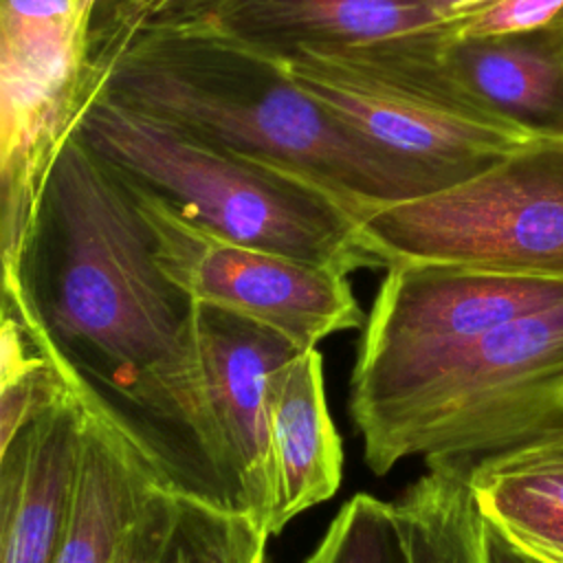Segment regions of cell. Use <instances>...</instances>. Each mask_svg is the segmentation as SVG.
<instances>
[{"label":"cell","mask_w":563,"mask_h":563,"mask_svg":"<svg viewBox=\"0 0 563 563\" xmlns=\"http://www.w3.org/2000/svg\"><path fill=\"white\" fill-rule=\"evenodd\" d=\"M2 299L154 486L249 512L207 387L198 301L158 266L132 185L79 132L2 271Z\"/></svg>","instance_id":"6da1fadb"},{"label":"cell","mask_w":563,"mask_h":563,"mask_svg":"<svg viewBox=\"0 0 563 563\" xmlns=\"http://www.w3.org/2000/svg\"><path fill=\"white\" fill-rule=\"evenodd\" d=\"M103 95L209 143L292 172L365 213L444 189L433 172L356 132L312 97L286 59L211 20L132 35L110 64Z\"/></svg>","instance_id":"7a4b0ae2"},{"label":"cell","mask_w":563,"mask_h":563,"mask_svg":"<svg viewBox=\"0 0 563 563\" xmlns=\"http://www.w3.org/2000/svg\"><path fill=\"white\" fill-rule=\"evenodd\" d=\"M81 139L132 185L189 222L244 246L336 273L378 268L356 213L319 185L209 143L101 95Z\"/></svg>","instance_id":"3957f363"},{"label":"cell","mask_w":563,"mask_h":563,"mask_svg":"<svg viewBox=\"0 0 563 563\" xmlns=\"http://www.w3.org/2000/svg\"><path fill=\"white\" fill-rule=\"evenodd\" d=\"M552 438H563V301L488 332L361 440L376 475L411 457L468 475L493 455Z\"/></svg>","instance_id":"277c9868"},{"label":"cell","mask_w":563,"mask_h":563,"mask_svg":"<svg viewBox=\"0 0 563 563\" xmlns=\"http://www.w3.org/2000/svg\"><path fill=\"white\" fill-rule=\"evenodd\" d=\"M444 42L446 26L365 46L301 48L284 59L290 75L356 132L451 187L532 136L466 95L444 59Z\"/></svg>","instance_id":"5b68a950"},{"label":"cell","mask_w":563,"mask_h":563,"mask_svg":"<svg viewBox=\"0 0 563 563\" xmlns=\"http://www.w3.org/2000/svg\"><path fill=\"white\" fill-rule=\"evenodd\" d=\"M378 268L446 264L563 279V141L532 139L479 174L365 213Z\"/></svg>","instance_id":"8992f818"},{"label":"cell","mask_w":563,"mask_h":563,"mask_svg":"<svg viewBox=\"0 0 563 563\" xmlns=\"http://www.w3.org/2000/svg\"><path fill=\"white\" fill-rule=\"evenodd\" d=\"M563 301V279L446 264L385 268L350 376V418L374 433L495 328Z\"/></svg>","instance_id":"52a82bcc"},{"label":"cell","mask_w":563,"mask_h":563,"mask_svg":"<svg viewBox=\"0 0 563 563\" xmlns=\"http://www.w3.org/2000/svg\"><path fill=\"white\" fill-rule=\"evenodd\" d=\"M99 0H0V246L11 268L51 174L101 97L92 24Z\"/></svg>","instance_id":"ba28073f"},{"label":"cell","mask_w":563,"mask_h":563,"mask_svg":"<svg viewBox=\"0 0 563 563\" xmlns=\"http://www.w3.org/2000/svg\"><path fill=\"white\" fill-rule=\"evenodd\" d=\"M132 189L158 266L198 303L273 328L299 350L363 325L347 275L224 240L189 222L152 191L136 185Z\"/></svg>","instance_id":"9c48e42d"},{"label":"cell","mask_w":563,"mask_h":563,"mask_svg":"<svg viewBox=\"0 0 563 563\" xmlns=\"http://www.w3.org/2000/svg\"><path fill=\"white\" fill-rule=\"evenodd\" d=\"M198 339L211 405L249 515L268 530L275 497L273 383L299 347L273 328L209 303H198Z\"/></svg>","instance_id":"30bf717a"},{"label":"cell","mask_w":563,"mask_h":563,"mask_svg":"<svg viewBox=\"0 0 563 563\" xmlns=\"http://www.w3.org/2000/svg\"><path fill=\"white\" fill-rule=\"evenodd\" d=\"M84 420L70 394L0 449V563H55L70 519Z\"/></svg>","instance_id":"8fae6325"},{"label":"cell","mask_w":563,"mask_h":563,"mask_svg":"<svg viewBox=\"0 0 563 563\" xmlns=\"http://www.w3.org/2000/svg\"><path fill=\"white\" fill-rule=\"evenodd\" d=\"M198 20L288 57L301 48L365 46L438 31L449 15L420 0H229Z\"/></svg>","instance_id":"7c38bea8"},{"label":"cell","mask_w":563,"mask_h":563,"mask_svg":"<svg viewBox=\"0 0 563 563\" xmlns=\"http://www.w3.org/2000/svg\"><path fill=\"white\" fill-rule=\"evenodd\" d=\"M444 59L466 95L501 123L563 141V26L444 42Z\"/></svg>","instance_id":"4fadbf2b"},{"label":"cell","mask_w":563,"mask_h":563,"mask_svg":"<svg viewBox=\"0 0 563 563\" xmlns=\"http://www.w3.org/2000/svg\"><path fill=\"white\" fill-rule=\"evenodd\" d=\"M275 497L268 532L328 501L341 484L343 446L330 418L317 347L299 350L275 376L271 405Z\"/></svg>","instance_id":"5bb4252c"},{"label":"cell","mask_w":563,"mask_h":563,"mask_svg":"<svg viewBox=\"0 0 563 563\" xmlns=\"http://www.w3.org/2000/svg\"><path fill=\"white\" fill-rule=\"evenodd\" d=\"M271 532L249 512L147 486L114 563H273Z\"/></svg>","instance_id":"9a60e30c"},{"label":"cell","mask_w":563,"mask_h":563,"mask_svg":"<svg viewBox=\"0 0 563 563\" xmlns=\"http://www.w3.org/2000/svg\"><path fill=\"white\" fill-rule=\"evenodd\" d=\"M466 477L495 530L539 563H563V438L493 455Z\"/></svg>","instance_id":"2e32d148"},{"label":"cell","mask_w":563,"mask_h":563,"mask_svg":"<svg viewBox=\"0 0 563 563\" xmlns=\"http://www.w3.org/2000/svg\"><path fill=\"white\" fill-rule=\"evenodd\" d=\"M147 486L136 460L86 413L70 519L55 563H114Z\"/></svg>","instance_id":"e0dca14e"},{"label":"cell","mask_w":563,"mask_h":563,"mask_svg":"<svg viewBox=\"0 0 563 563\" xmlns=\"http://www.w3.org/2000/svg\"><path fill=\"white\" fill-rule=\"evenodd\" d=\"M394 506L409 563H484V521L462 471L429 466Z\"/></svg>","instance_id":"ac0fdd59"},{"label":"cell","mask_w":563,"mask_h":563,"mask_svg":"<svg viewBox=\"0 0 563 563\" xmlns=\"http://www.w3.org/2000/svg\"><path fill=\"white\" fill-rule=\"evenodd\" d=\"M66 396H70V389L62 374L33 339L13 306L2 299L0 449Z\"/></svg>","instance_id":"d6986e66"},{"label":"cell","mask_w":563,"mask_h":563,"mask_svg":"<svg viewBox=\"0 0 563 563\" xmlns=\"http://www.w3.org/2000/svg\"><path fill=\"white\" fill-rule=\"evenodd\" d=\"M306 563H409L396 506L356 493L339 508Z\"/></svg>","instance_id":"ffe728a7"},{"label":"cell","mask_w":563,"mask_h":563,"mask_svg":"<svg viewBox=\"0 0 563 563\" xmlns=\"http://www.w3.org/2000/svg\"><path fill=\"white\" fill-rule=\"evenodd\" d=\"M229 0H99L92 24L95 70L106 88L110 64L123 44L143 29L198 20Z\"/></svg>","instance_id":"44dd1931"},{"label":"cell","mask_w":563,"mask_h":563,"mask_svg":"<svg viewBox=\"0 0 563 563\" xmlns=\"http://www.w3.org/2000/svg\"><path fill=\"white\" fill-rule=\"evenodd\" d=\"M559 26H563V0H486L451 15L446 37H495Z\"/></svg>","instance_id":"7402d4cb"},{"label":"cell","mask_w":563,"mask_h":563,"mask_svg":"<svg viewBox=\"0 0 563 563\" xmlns=\"http://www.w3.org/2000/svg\"><path fill=\"white\" fill-rule=\"evenodd\" d=\"M484 563H539L526 552H521L517 545H512L499 530H495L484 517Z\"/></svg>","instance_id":"603a6c76"},{"label":"cell","mask_w":563,"mask_h":563,"mask_svg":"<svg viewBox=\"0 0 563 563\" xmlns=\"http://www.w3.org/2000/svg\"><path fill=\"white\" fill-rule=\"evenodd\" d=\"M420 2H424L427 7H431V9H435V11H440V13L451 18V15H455L460 11H466L471 7H477V4H482L486 0H420Z\"/></svg>","instance_id":"cb8c5ba5"}]
</instances>
